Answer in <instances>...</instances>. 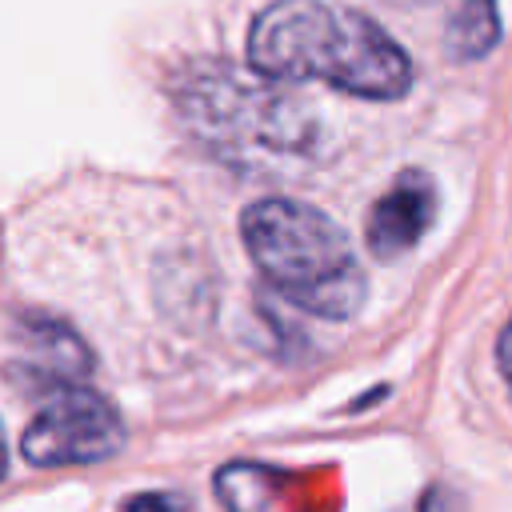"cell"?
I'll list each match as a JSON object with an SVG mask.
<instances>
[{
  "label": "cell",
  "mask_w": 512,
  "mask_h": 512,
  "mask_svg": "<svg viewBox=\"0 0 512 512\" xmlns=\"http://www.w3.org/2000/svg\"><path fill=\"white\" fill-rule=\"evenodd\" d=\"M248 68L268 80H324L364 100H400L412 88L408 52L364 12L328 0H276L256 12Z\"/></svg>",
  "instance_id": "cell-1"
},
{
  "label": "cell",
  "mask_w": 512,
  "mask_h": 512,
  "mask_svg": "<svg viewBox=\"0 0 512 512\" xmlns=\"http://www.w3.org/2000/svg\"><path fill=\"white\" fill-rule=\"evenodd\" d=\"M240 240L256 272L296 308L324 320H352L368 296V276L348 236L312 204L264 196L244 208Z\"/></svg>",
  "instance_id": "cell-2"
},
{
  "label": "cell",
  "mask_w": 512,
  "mask_h": 512,
  "mask_svg": "<svg viewBox=\"0 0 512 512\" xmlns=\"http://www.w3.org/2000/svg\"><path fill=\"white\" fill-rule=\"evenodd\" d=\"M268 80V76H264ZM252 80L228 64L200 68L180 88L188 128L220 156H300L312 144V120L272 84Z\"/></svg>",
  "instance_id": "cell-3"
},
{
  "label": "cell",
  "mask_w": 512,
  "mask_h": 512,
  "mask_svg": "<svg viewBox=\"0 0 512 512\" xmlns=\"http://www.w3.org/2000/svg\"><path fill=\"white\" fill-rule=\"evenodd\" d=\"M124 448V420L108 396L76 384L52 392L20 432V456L36 468L100 464Z\"/></svg>",
  "instance_id": "cell-4"
},
{
  "label": "cell",
  "mask_w": 512,
  "mask_h": 512,
  "mask_svg": "<svg viewBox=\"0 0 512 512\" xmlns=\"http://www.w3.org/2000/svg\"><path fill=\"white\" fill-rule=\"evenodd\" d=\"M88 372H92V352L64 320L44 312H24L12 324L8 376L28 392H64L84 384Z\"/></svg>",
  "instance_id": "cell-5"
},
{
  "label": "cell",
  "mask_w": 512,
  "mask_h": 512,
  "mask_svg": "<svg viewBox=\"0 0 512 512\" xmlns=\"http://www.w3.org/2000/svg\"><path fill=\"white\" fill-rule=\"evenodd\" d=\"M432 220H436V184H432L428 172L408 168L368 208L364 240H368L372 256L396 260V256H404L408 248L420 244V236L428 232Z\"/></svg>",
  "instance_id": "cell-6"
},
{
  "label": "cell",
  "mask_w": 512,
  "mask_h": 512,
  "mask_svg": "<svg viewBox=\"0 0 512 512\" xmlns=\"http://www.w3.org/2000/svg\"><path fill=\"white\" fill-rule=\"evenodd\" d=\"M216 496L224 504V512H276V496L272 488L280 484L276 468L252 464V460H232L216 472Z\"/></svg>",
  "instance_id": "cell-7"
},
{
  "label": "cell",
  "mask_w": 512,
  "mask_h": 512,
  "mask_svg": "<svg viewBox=\"0 0 512 512\" xmlns=\"http://www.w3.org/2000/svg\"><path fill=\"white\" fill-rule=\"evenodd\" d=\"M500 40V12L496 0H464L452 20H448V36H444V52L452 60H480L496 48Z\"/></svg>",
  "instance_id": "cell-8"
},
{
  "label": "cell",
  "mask_w": 512,
  "mask_h": 512,
  "mask_svg": "<svg viewBox=\"0 0 512 512\" xmlns=\"http://www.w3.org/2000/svg\"><path fill=\"white\" fill-rule=\"evenodd\" d=\"M188 504L176 492H136L132 500H124V512H184Z\"/></svg>",
  "instance_id": "cell-9"
},
{
  "label": "cell",
  "mask_w": 512,
  "mask_h": 512,
  "mask_svg": "<svg viewBox=\"0 0 512 512\" xmlns=\"http://www.w3.org/2000/svg\"><path fill=\"white\" fill-rule=\"evenodd\" d=\"M416 512H460V500H456V492H448V488H428V492L420 496Z\"/></svg>",
  "instance_id": "cell-10"
},
{
  "label": "cell",
  "mask_w": 512,
  "mask_h": 512,
  "mask_svg": "<svg viewBox=\"0 0 512 512\" xmlns=\"http://www.w3.org/2000/svg\"><path fill=\"white\" fill-rule=\"evenodd\" d=\"M496 368H500V376L508 384V396H512V316H508V324L500 328V340H496Z\"/></svg>",
  "instance_id": "cell-11"
}]
</instances>
